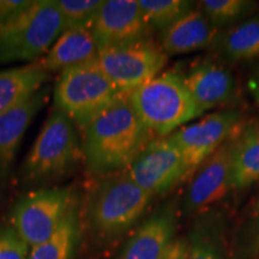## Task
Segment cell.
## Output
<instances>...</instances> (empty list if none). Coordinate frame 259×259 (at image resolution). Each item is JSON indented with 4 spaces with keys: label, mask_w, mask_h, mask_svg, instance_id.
Wrapping results in <instances>:
<instances>
[{
    "label": "cell",
    "mask_w": 259,
    "mask_h": 259,
    "mask_svg": "<svg viewBox=\"0 0 259 259\" xmlns=\"http://www.w3.org/2000/svg\"><path fill=\"white\" fill-rule=\"evenodd\" d=\"M125 95L113 85L95 60L60 73L54 89L56 108L83 131L95 119Z\"/></svg>",
    "instance_id": "5"
},
{
    "label": "cell",
    "mask_w": 259,
    "mask_h": 259,
    "mask_svg": "<svg viewBox=\"0 0 259 259\" xmlns=\"http://www.w3.org/2000/svg\"><path fill=\"white\" fill-rule=\"evenodd\" d=\"M187 255H189V246L186 241L176 239L170 242L160 259H187Z\"/></svg>",
    "instance_id": "28"
},
{
    "label": "cell",
    "mask_w": 259,
    "mask_h": 259,
    "mask_svg": "<svg viewBox=\"0 0 259 259\" xmlns=\"http://www.w3.org/2000/svg\"><path fill=\"white\" fill-rule=\"evenodd\" d=\"M154 138L136 115L125 94L84 130L87 167L96 176L124 171Z\"/></svg>",
    "instance_id": "1"
},
{
    "label": "cell",
    "mask_w": 259,
    "mask_h": 259,
    "mask_svg": "<svg viewBox=\"0 0 259 259\" xmlns=\"http://www.w3.org/2000/svg\"><path fill=\"white\" fill-rule=\"evenodd\" d=\"M76 208L71 189H45L28 193L16 204L12 222L15 232L28 246L47 240Z\"/></svg>",
    "instance_id": "8"
},
{
    "label": "cell",
    "mask_w": 259,
    "mask_h": 259,
    "mask_svg": "<svg viewBox=\"0 0 259 259\" xmlns=\"http://www.w3.org/2000/svg\"><path fill=\"white\" fill-rule=\"evenodd\" d=\"M79 234V220L74 208L47 240L31 247L27 259H72Z\"/></svg>",
    "instance_id": "20"
},
{
    "label": "cell",
    "mask_w": 259,
    "mask_h": 259,
    "mask_svg": "<svg viewBox=\"0 0 259 259\" xmlns=\"http://www.w3.org/2000/svg\"><path fill=\"white\" fill-rule=\"evenodd\" d=\"M34 0H0V24L25 11Z\"/></svg>",
    "instance_id": "26"
},
{
    "label": "cell",
    "mask_w": 259,
    "mask_h": 259,
    "mask_svg": "<svg viewBox=\"0 0 259 259\" xmlns=\"http://www.w3.org/2000/svg\"><path fill=\"white\" fill-rule=\"evenodd\" d=\"M184 82L199 115L228 102L235 88L232 73L215 63L198 64L184 77Z\"/></svg>",
    "instance_id": "13"
},
{
    "label": "cell",
    "mask_w": 259,
    "mask_h": 259,
    "mask_svg": "<svg viewBox=\"0 0 259 259\" xmlns=\"http://www.w3.org/2000/svg\"><path fill=\"white\" fill-rule=\"evenodd\" d=\"M138 5L150 30H166L191 10L186 0H138Z\"/></svg>",
    "instance_id": "22"
},
{
    "label": "cell",
    "mask_w": 259,
    "mask_h": 259,
    "mask_svg": "<svg viewBox=\"0 0 259 259\" xmlns=\"http://www.w3.org/2000/svg\"><path fill=\"white\" fill-rule=\"evenodd\" d=\"M244 128L241 112L227 109L183 126L170 135L185 160L189 177L223 144L238 137Z\"/></svg>",
    "instance_id": "9"
},
{
    "label": "cell",
    "mask_w": 259,
    "mask_h": 259,
    "mask_svg": "<svg viewBox=\"0 0 259 259\" xmlns=\"http://www.w3.org/2000/svg\"><path fill=\"white\" fill-rule=\"evenodd\" d=\"M151 198L125 170L108 174L89 196L90 231L101 240L119 238L142 218Z\"/></svg>",
    "instance_id": "3"
},
{
    "label": "cell",
    "mask_w": 259,
    "mask_h": 259,
    "mask_svg": "<svg viewBox=\"0 0 259 259\" xmlns=\"http://www.w3.org/2000/svg\"><path fill=\"white\" fill-rule=\"evenodd\" d=\"M248 88H250V92L252 94V96H253L255 103H257L259 107V71L250 79Z\"/></svg>",
    "instance_id": "30"
},
{
    "label": "cell",
    "mask_w": 259,
    "mask_h": 259,
    "mask_svg": "<svg viewBox=\"0 0 259 259\" xmlns=\"http://www.w3.org/2000/svg\"><path fill=\"white\" fill-rule=\"evenodd\" d=\"M187 259H221V257L215 245L206 240H198L192 247H189Z\"/></svg>",
    "instance_id": "27"
},
{
    "label": "cell",
    "mask_w": 259,
    "mask_h": 259,
    "mask_svg": "<svg viewBox=\"0 0 259 259\" xmlns=\"http://www.w3.org/2000/svg\"><path fill=\"white\" fill-rule=\"evenodd\" d=\"M259 180V124L242 128L233 154V187L244 189Z\"/></svg>",
    "instance_id": "19"
},
{
    "label": "cell",
    "mask_w": 259,
    "mask_h": 259,
    "mask_svg": "<svg viewBox=\"0 0 259 259\" xmlns=\"http://www.w3.org/2000/svg\"><path fill=\"white\" fill-rule=\"evenodd\" d=\"M126 96L142 124L156 138L168 137L199 116L184 77L177 72L160 73Z\"/></svg>",
    "instance_id": "2"
},
{
    "label": "cell",
    "mask_w": 259,
    "mask_h": 259,
    "mask_svg": "<svg viewBox=\"0 0 259 259\" xmlns=\"http://www.w3.org/2000/svg\"><path fill=\"white\" fill-rule=\"evenodd\" d=\"M222 48L226 56L234 60L259 58V18L232 28L223 37Z\"/></svg>",
    "instance_id": "21"
},
{
    "label": "cell",
    "mask_w": 259,
    "mask_h": 259,
    "mask_svg": "<svg viewBox=\"0 0 259 259\" xmlns=\"http://www.w3.org/2000/svg\"><path fill=\"white\" fill-rule=\"evenodd\" d=\"M176 219L173 206L148 219L127 241L120 259H160L173 241Z\"/></svg>",
    "instance_id": "17"
},
{
    "label": "cell",
    "mask_w": 259,
    "mask_h": 259,
    "mask_svg": "<svg viewBox=\"0 0 259 259\" xmlns=\"http://www.w3.org/2000/svg\"><path fill=\"white\" fill-rule=\"evenodd\" d=\"M203 14L215 24L232 23L251 9L252 3L245 0H203L199 3Z\"/></svg>",
    "instance_id": "24"
},
{
    "label": "cell",
    "mask_w": 259,
    "mask_h": 259,
    "mask_svg": "<svg viewBox=\"0 0 259 259\" xmlns=\"http://www.w3.org/2000/svg\"><path fill=\"white\" fill-rule=\"evenodd\" d=\"M235 138L203 162L186 192V208L202 211L219 203L233 189V154Z\"/></svg>",
    "instance_id": "12"
},
{
    "label": "cell",
    "mask_w": 259,
    "mask_h": 259,
    "mask_svg": "<svg viewBox=\"0 0 259 259\" xmlns=\"http://www.w3.org/2000/svg\"><path fill=\"white\" fill-rule=\"evenodd\" d=\"M258 208H259V205H258Z\"/></svg>",
    "instance_id": "31"
},
{
    "label": "cell",
    "mask_w": 259,
    "mask_h": 259,
    "mask_svg": "<svg viewBox=\"0 0 259 259\" xmlns=\"http://www.w3.org/2000/svg\"><path fill=\"white\" fill-rule=\"evenodd\" d=\"M125 171L151 197L168 192L189 177L183 154L170 136L153 139Z\"/></svg>",
    "instance_id": "10"
},
{
    "label": "cell",
    "mask_w": 259,
    "mask_h": 259,
    "mask_svg": "<svg viewBox=\"0 0 259 259\" xmlns=\"http://www.w3.org/2000/svg\"><path fill=\"white\" fill-rule=\"evenodd\" d=\"M28 245L15 231L0 234V259H27Z\"/></svg>",
    "instance_id": "25"
},
{
    "label": "cell",
    "mask_w": 259,
    "mask_h": 259,
    "mask_svg": "<svg viewBox=\"0 0 259 259\" xmlns=\"http://www.w3.org/2000/svg\"><path fill=\"white\" fill-rule=\"evenodd\" d=\"M47 99L48 89L42 88L0 114V174L11 166L25 131Z\"/></svg>",
    "instance_id": "14"
},
{
    "label": "cell",
    "mask_w": 259,
    "mask_h": 259,
    "mask_svg": "<svg viewBox=\"0 0 259 259\" xmlns=\"http://www.w3.org/2000/svg\"><path fill=\"white\" fill-rule=\"evenodd\" d=\"M246 250L251 258L259 259V218L253 222L248 233Z\"/></svg>",
    "instance_id": "29"
},
{
    "label": "cell",
    "mask_w": 259,
    "mask_h": 259,
    "mask_svg": "<svg viewBox=\"0 0 259 259\" xmlns=\"http://www.w3.org/2000/svg\"><path fill=\"white\" fill-rule=\"evenodd\" d=\"M99 51L92 28H74L61 32L38 61L48 73L63 72L71 67L92 63L96 59Z\"/></svg>",
    "instance_id": "16"
},
{
    "label": "cell",
    "mask_w": 259,
    "mask_h": 259,
    "mask_svg": "<svg viewBox=\"0 0 259 259\" xmlns=\"http://www.w3.org/2000/svg\"><path fill=\"white\" fill-rule=\"evenodd\" d=\"M216 36L218 29L202 10L191 9L163 30L161 48L166 54H185L210 47Z\"/></svg>",
    "instance_id": "15"
},
{
    "label": "cell",
    "mask_w": 259,
    "mask_h": 259,
    "mask_svg": "<svg viewBox=\"0 0 259 259\" xmlns=\"http://www.w3.org/2000/svg\"><path fill=\"white\" fill-rule=\"evenodd\" d=\"M102 0H56L63 19L64 31L74 28L92 27Z\"/></svg>",
    "instance_id": "23"
},
{
    "label": "cell",
    "mask_w": 259,
    "mask_h": 259,
    "mask_svg": "<svg viewBox=\"0 0 259 259\" xmlns=\"http://www.w3.org/2000/svg\"><path fill=\"white\" fill-rule=\"evenodd\" d=\"M168 60L161 46L143 40L99 51L95 63L121 94H128L158 76Z\"/></svg>",
    "instance_id": "7"
},
{
    "label": "cell",
    "mask_w": 259,
    "mask_h": 259,
    "mask_svg": "<svg viewBox=\"0 0 259 259\" xmlns=\"http://www.w3.org/2000/svg\"><path fill=\"white\" fill-rule=\"evenodd\" d=\"M84 158L83 143L76 126L59 109H54L42 126L23 164L24 178L31 183H48L66 176Z\"/></svg>",
    "instance_id": "6"
},
{
    "label": "cell",
    "mask_w": 259,
    "mask_h": 259,
    "mask_svg": "<svg viewBox=\"0 0 259 259\" xmlns=\"http://www.w3.org/2000/svg\"><path fill=\"white\" fill-rule=\"evenodd\" d=\"M50 74L40 61L0 71V114L44 88Z\"/></svg>",
    "instance_id": "18"
},
{
    "label": "cell",
    "mask_w": 259,
    "mask_h": 259,
    "mask_svg": "<svg viewBox=\"0 0 259 259\" xmlns=\"http://www.w3.org/2000/svg\"><path fill=\"white\" fill-rule=\"evenodd\" d=\"M63 31V19L56 0H34L25 11L0 24V64L34 63Z\"/></svg>",
    "instance_id": "4"
},
{
    "label": "cell",
    "mask_w": 259,
    "mask_h": 259,
    "mask_svg": "<svg viewBox=\"0 0 259 259\" xmlns=\"http://www.w3.org/2000/svg\"><path fill=\"white\" fill-rule=\"evenodd\" d=\"M90 28L100 50L149 40L151 31L142 16L138 0L102 2Z\"/></svg>",
    "instance_id": "11"
}]
</instances>
